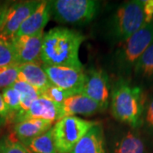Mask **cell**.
<instances>
[{"label":"cell","instance_id":"2e32d148","mask_svg":"<svg viewBox=\"0 0 153 153\" xmlns=\"http://www.w3.org/2000/svg\"><path fill=\"white\" fill-rule=\"evenodd\" d=\"M18 79L27 82L42 93L51 85L43 66L38 62L27 63L18 66Z\"/></svg>","mask_w":153,"mask_h":153},{"label":"cell","instance_id":"83f0119b","mask_svg":"<svg viewBox=\"0 0 153 153\" xmlns=\"http://www.w3.org/2000/svg\"><path fill=\"white\" fill-rule=\"evenodd\" d=\"M10 6V4L9 3H0V31L4 26L6 15H7Z\"/></svg>","mask_w":153,"mask_h":153},{"label":"cell","instance_id":"e0dca14e","mask_svg":"<svg viewBox=\"0 0 153 153\" xmlns=\"http://www.w3.org/2000/svg\"><path fill=\"white\" fill-rule=\"evenodd\" d=\"M53 127V123L39 119H28L17 123L13 128V134L22 144L43 134Z\"/></svg>","mask_w":153,"mask_h":153},{"label":"cell","instance_id":"d4e9b609","mask_svg":"<svg viewBox=\"0 0 153 153\" xmlns=\"http://www.w3.org/2000/svg\"><path fill=\"white\" fill-rule=\"evenodd\" d=\"M18 66L0 67V88H6L11 87L18 80Z\"/></svg>","mask_w":153,"mask_h":153},{"label":"cell","instance_id":"8992f818","mask_svg":"<svg viewBox=\"0 0 153 153\" xmlns=\"http://www.w3.org/2000/svg\"><path fill=\"white\" fill-rule=\"evenodd\" d=\"M98 122L76 116L65 117L52 127L53 139L58 153H70L77 142Z\"/></svg>","mask_w":153,"mask_h":153},{"label":"cell","instance_id":"7c38bea8","mask_svg":"<svg viewBox=\"0 0 153 153\" xmlns=\"http://www.w3.org/2000/svg\"><path fill=\"white\" fill-rule=\"evenodd\" d=\"M44 34L43 32L36 35L20 36L11 39L18 66L40 60Z\"/></svg>","mask_w":153,"mask_h":153},{"label":"cell","instance_id":"cb8c5ba5","mask_svg":"<svg viewBox=\"0 0 153 153\" xmlns=\"http://www.w3.org/2000/svg\"><path fill=\"white\" fill-rule=\"evenodd\" d=\"M0 153H30L22 142L12 134L0 139Z\"/></svg>","mask_w":153,"mask_h":153},{"label":"cell","instance_id":"ba28073f","mask_svg":"<svg viewBox=\"0 0 153 153\" xmlns=\"http://www.w3.org/2000/svg\"><path fill=\"white\" fill-rule=\"evenodd\" d=\"M111 85L108 73L100 68H90L85 72V82L82 94L97 102L106 110L110 105Z\"/></svg>","mask_w":153,"mask_h":153},{"label":"cell","instance_id":"5bb4252c","mask_svg":"<svg viewBox=\"0 0 153 153\" xmlns=\"http://www.w3.org/2000/svg\"><path fill=\"white\" fill-rule=\"evenodd\" d=\"M50 17V1H40L39 5L23 22L15 37L32 36L43 33L44 27L49 22Z\"/></svg>","mask_w":153,"mask_h":153},{"label":"cell","instance_id":"6da1fadb","mask_svg":"<svg viewBox=\"0 0 153 153\" xmlns=\"http://www.w3.org/2000/svg\"><path fill=\"white\" fill-rule=\"evenodd\" d=\"M85 37L78 31L54 27L44 34L40 60L45 66H65L82 70L79 49Z\"/></svg>","mask_w":153,"mask_h":153},{"label":"cell","instance_id":"9c48e42d","mask_svg":"<svg viewBox=\"0 0 153 153\" xmlns=\"http://www.w3.org/2000/svg\"><path fill=\"white\" fill-rule=\"evenodd\" d=\"M51 84L60 88L72 94L82 93L85 82V72L65 66L42 65Z\"/></svg>","mask_w":153,"mask_h":153},{"label":"cell","instance_id":"ac0fdd59","mask_svg":"<svg viewBox=\"0 0 153 153\" xmlns=\"http://www.w3.org/2000/svg\"><path fill=\"white\" fill-rule=\"evenodd\" d=\"M133 76L140 84V87L153 83V42L137 61Z\"/></svg>","mask_w":153,"mask_h":153},{"label":"cell","instance_id":"f1b7e54d","mask_svg":"<svg viewBox=\"0 0 153 153\" xmlns=\"http://www.w3.org/2000/svg\"><path fill=\"white\" fill-rule=\"evenodd\" d=\"M0 117L4 118L7 122L9 120L10 117V111L8 109V107L6 106L5 103L4 101V99L2 96V94L0 93Z\"/></svg>","mask_w":153,"mask_h":153},{"label":"cell","instance_id":"4dcf8cb0","mask_svg":"<svg viewBox=\"0 0 153 153\" xmlns=\"http://www.w3.org/2000/svg\"><path fill=\"white\" fill-rule=\"evenodd\" d=\"M152 22H153V19H152Z\"/></svg>","mask_w":153,"mask_h":153},{"label":"cell","instance_id":"d6986e66","mask_svg":"<svg viewBox=\"0 0 153 153\" xmlns=\"http://www.w3.org/2000/svg\"><path fill=\"white\" fill-rule=\"evenodd\" d=\"M12 87L16 88L21 95V110L10 121L11 123H14L17 117L24 114L30 108L31 105L35 100L41 96V93L37 88L28 84L27 82L19 79L12 85Z\"/></svg>","mask_w":153,"mask_h":153},{"label":"cell","instance_id":"8fae6325","mask_svg":"<svg viewBox=\"0 0 153 153\" xmlns=\"http://www.w3.org/2000/svg\"><path fill=\"white\" fill-rule=\"evenodd\" d=\"M63 117L64 115L61 105L51 101L41 95L33 101L30 108L24 114L17 117L14 123L16 124L28 119H39L55 123Z\"/></svg>","mask_w":153,"mask_h":153},{"label":"cell","instance_id":"f546056e","mask_svg":"<svg viewBox=\"0 0 153 153\" xmlns=\"http://www.w3.org/2000/svg\"><path fill=\"white\" fill-rule=\"evenodd\" d=\"M6 123H7V121H6L4 118H3V117H0V130H1V128H2L5 125Z\"/></svg>","mask_w":153,"mask_h":153},{"label":"cell","instance_id":"7a4b0ae2","mask_svg":"<svg viewBox=\"0 0 153 153\" xmlns=\"http://www.w3.org/2000/svg\"><path fill=\"white\" fill-rule=\"evenodd\" d=\"M145 100L142 87L132 83L131 80L117 78L111 90V114L119 123L141 128Z\"/></svg>","mask_w":153,"mask_h":153},{"label":"cell","instance_id":"484cf974","mask_svg":"<svg viewBox=\"0 0 153 153\" xmlns=\"http://www.w3.org/2000/svg\"><path fill=\"white\" fill-rule=\"evenodd\" d=\"M41 95L45 98L49 99L51 101H54L57 104L61 105L68 97L74 94L51 84L49 88H47L41 93Z\"/></svg>","mask_w":153,"mask_h":153},{"label":"cell","instance_id":"3957f363","mask_svg":"<svg viewBox=\"0 0 153 153\" xmlns=\"http://www.w3.org/2000/svg\"><path fill=\"white\" fill-rule=\"evenodd\" d=\"M145 25L143 2L127 1L110 13L101 23V33L106 41L117 45L129 38Z\"/></svg>","mask_w":153,"mask_h":153},{"label":"cell","instance_id":"4316f807","mask_svg":"<svg viewBox=\"0 0 153 153\" xmlns=\"http://www.w3.org/2000/svg\"><path fill=\"white\" fill-rule=\"evenodd\" d=\"M143 2V10L145 16V24L152 23L153 0H146Z\"/></svg>","mask_w":153,"mask_h":153},{"label":"cell","instance_id":"44dd1931","mask_svg":"<svg viewBox=\"0 0 153 153\" xmlns=\"http://www.w3.org/2000/svg\"><path fill=\"white\" fill-rule=\"evenodd\" d=\"M18 66L12 40L0 35V67Z\"/></svg>","mask_w":153,"mask_h":153},{"label":"cell","instance_id":"ffe728a7","mask_svg":"<svg viewBox=\"0 0 153 153\" xmlns=\"http://www.w3.org/2000/svg\"><path fill=\"white\" fill-rule=\"evenodd\" d=\"M30 153H58L55 146L52 128L33 140L23 143Z\"/></svg>","mask_w":153,"mask_h":153},{"label":"cell","instance_id":"4fadbf2b","mask_svg":"<svg viewBox=\"0 0 153 153\" xmlns=\"http://www.w3.org/2000/svg\"><path fill=\"white\" fill-rule=\"evenodd\" d=\"M70 153H109L102 124L98 122L93 126Z\"/></svg>","mask_w":153,"mask_h":153},{"label":"cell","instance_id":"9a60e30c","mask_svg":"<svg viewBox=\"0 0 153 153\" xmlns=\"http://www.w3.org/2000/svg\"><path fill=\"white\" fill-rule=\"evenodd\" d=\"M61 107L64 117L76 115L92 116L104 111L97 102L82 94L68 97L61 104Z\"/></svg>","mask_w":153,"mask_h":153},{"label":"cell","instance_id":"52a82bcc","mask_svg":"<svg viewBox=\"0 0 153 153\" xmlns=\"http://www.w3.org/2000/svg\"><path fill=\"white\" fill-rule=\"evenodd\" d=\"M105 134L109 153H148V142L140 128L120 123Z\"/></svg>","mask_w":153,"mask_h":153},{"label":"cell","instance_id":"30bf717a","mask_svg":"<svg viewBox=\"0 0 153 153\" xmlns=\"http://www.w3.org/2000/svg\"><path fill=\"white\" fill-rule=\"evenodd\" d=\"M39 4L40 1H22L10 4L0 35L12 39L16 35L23 22L35 11Z\"/></svg>","mask_w":153,"mask_h":153},{"label":"cell","instance_id":"277c9868","mask_svg":"<svg viewBox=\"0 0 153 153\" xmlns=\"http://www.w3.org/2000/svg\"><path fill=\"white\" fill-rule=\"evenodd\" d=\"M153 42V23L145 24L129 38L116 45L110 55L109 67L117 78L131 80L137 61Z\"/></svg>","mask_w":153,"mask_h":153},{"label":"cell","instance_id":"5b68a950","mask_svg":"<svg viewBox=\"0 0 153 153\" xmlns=\"http://www.w3.org/2000/svg\"><path fill=\"white\" fill-rule=\"evenodd\" d=\"M100 9L96 0L50 1V16L56 22L68 25H86L92 22Z\"/></svg>","mask_w":153,"mask_h":153},{"label":"cell","instance_id":"603a6c76","mask_svg":"<svg viewBox=\"0 0 153 153\" xmlns=\"http://www.w3.org/2000/svg\"><path fill=\"white\" fill-rule=\"evenodd\" d=\"M140 129L145 134L153 138V91L146 95Z\"/></svg>","mask_w":153,"mask_h":153},{"label":"cell","instance_id":"7402d4cb","mask_svg":"<svg viewBox=\"0 0 153 153\" xmlns=\"http://www.w3.org/2000/svg\"><path fill=\"white\" fill-rule=\"evenodd\" d=\"M2 96L6 106L10 111V117L8 122H10L11 119L20 111L21 110V95L16 88L12 87L4 88Z\"/></svg>","mask_w":153,"mask_h":153}]
</instances>
